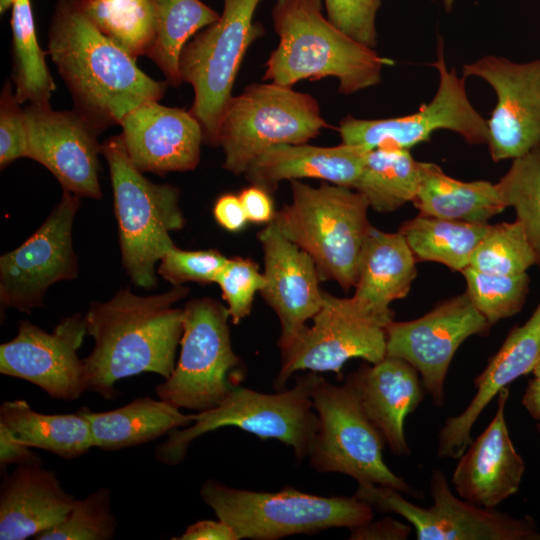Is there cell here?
<instances>
[{
	"label": "cell",
	"mask_w": 540,
	"mask_h": 540,
	"mask_svg": "<svg viewBox=\"0 0 540 540\" xmlns=\"http://www.w3.org/2000/svg\"><path fill=\"white\" fill-rule=\"evenodd\" d=\"M299 336L281 349V366L273 382L283 390L297 371L335 372L344 364L361 358L374 364L386 356V326L389 321L376 316L351 297L338 298L324 291L321 309Z\"/></svg>",
	"instance_id": "cell-14"
},
{
	"label": "cell",
	"mask_w": 540,
	"mask_h": 540,
	"mask_svg": "<svg viewBox=\"0 0 540 540\" xmlns=\"http://www.w3.org/2000/svg\"><path fill=\"white\" fill-rule=\"evenodd\" d=\"M319 376L313 371L297 376L292 388L275 393L233 386L216 407L197 412L191 425L168 433L167 440L155 450L156 459L164 465H177L197 437L222 427L235 426L262 440L281 441L302 461L308 456L318 429L312 390Z\"/></svg>",
	"instance_id": "cell-5"
},
{
	"label": "cell",
	"mask_w": 540,
	"mask_h": 540,
	"mask_svg": "<svg viewBox=\"0 0 540 540\" xmlns=\"http://www.w3.org/2000/svg\"><path fill=\"white\" fill-rule=\"evenodd\" d=\"M443 3L445 5V8L447 10H450L452 8V5L454 3V0H443Z\"/></svg>",
	"instance_id": "cell-52"
},
{
	"label": "cell",
	"mask_w": 540,
	"mask_h": 540,
	"mask_svg": "<svg viewBox=\"0 0 540 540\" xmlns=\"http://www.w3.org/2000/svg\"><path fill=\"white\" fill-rule=\"evenodd\" d=\"M369 364L349 375L362 408L392 453L409 456L411 449L405 437L404 422L425 396L419 373L405 360L389 355Z\"/></svg>",
	"instance_id": "cell-24"
},
{
	"label": "cell",
	"mask_w": 540,
	"mask_h": 540,
	"mask_svg": "<svg viewBox=\"0 0 540 540\" xmlns=\"http://www.w3.org/2000/svg\"><path fill=\"white\" fill-rule=\"evenodd\" d=\"M292 199L273 223L313 258L320 280H333L348 291L356 283L360 255L372 225L369 204L352 188L322 183L314 187L290 181Z\"/></svg>",
	"instance_id": "cell-4"
},
{
	"label": "cell",
	"mask_w": 540,
	"mask_h": 540,
	"mask_svg": "<svg viewBox=\"0 0 540 540\" xmlns=\"http://www.w3.org/2000/svg\"><path fill=\"white\" fill-rule=\"evenodd\" d=\"M216 283L227 304L230 320L239 324L250 314L254 297L264 287L265 278L254 261L234 257L229 258Z\"/></svg>",
	"instance_id": "cell-40"
},
{
	"label": "cell",
	"mask_w": 540,
	"mask_h": 540,
	"mask_svg": "<svg viewBox=\"0 0 540 540\" xmlns=\"http://www.w3.org/2000/svg\"><path fill=\"white\" fill-rule=\"evenodd\" d=\"M488 223H471L419 214L404 222L399 231L417 261L443 264L462 271L489 229Z\"/></svg>",
	"instance_id": "cell-32"
},
{
	"label": "cell",
	"mask_w": 540,
	"mask_h": 540,
	"mask_svg": "<svg viewBox=\"0 0 540 540\" xmlns=\"http://www.w3.org/2000/svg\"><path fill=\"white\" fill-rule=\"evenodd\" d=\"M425 163L414 159L409 149H372L352 189L363 195L373 210L393 212L413 201L424 176Z\"/></svg>",
	"instance_id": "cell-31"
},
{
	"label": "cell",
	"mask_w": 540,
	"mask_h": 540,
	"mask_svg": "<svg viewBox=\"0 0 540 540\" xmlns=\"http://www.w3.org/2000/svg\"><path fill=\"white\" fill-rule=\"evenodd\" d=\"M412 203L420 214L471 223H487L507 208L497 183L458 180L435 163H425Z\"/></svg>",
	"instance_id": "cell-29"
},
{
	"label": "cell",
	"mask_w": 540,
	"mask_h": 540,
	"mask_svg": "<svg viewBox=\"0 0 540 540\" xmlns=\"http://www.w3.org/2000/svg\"><path fill=\"white\" fill-rule=\"evenodd\" d=\"M111 493L98 488L74 501L65 519L35 537L37 540H110L117 532V519L111 510Z\"/></svg>",
	"instance_id": "cell-39"
},
{
	"label": "cell",
	"mask_w": 540,
	"mask_h": 540,
	"mask_svg": "<svg viewBox=\"0 0 540 540\" xmlns=\"http://www.w3.org/2000/svg\"><path fill=\"white\" fill-rule=\"evenodd\" d=\"M507 207H512L540 265V147L512 160L497 182Z\"/></svg>",
	"instance_id": "cell-36"
},
{
	"label": "cell",
	"mask_w": 540,
	"mask_h": 540,
	"mask_svg": "<svg viewBox=\"0 0 540 540\" xmlns=\"http://www.w3.org/2000/svg\"><path fill=\"white\" fill-rule=\"evenodd\" d=\"M106 1H110V0H106Z\"/></svg>",
	"instance_id": "cell-54"
},
{
	"label": "cell",
	"mask_w": 540,
	"mask_h": 540,
	"mask_svg": "<svg viewBox=\"0 0 540 540\" xmlns=\"http://www.w3.org/2000/svg\"><path fill=\"white\" fill-rule=\"evenodd\" d=\"M540 359V301L530 318L513 327L474 381L476 393L465 410L446 419L438 433L439 458H459L471 443V430L486 406L517 378L532 373Z\"/></svg>",
	"instance_id": "cell-23"
},
{
	"label": "cell",
	"mask_w": 540,
	"mask_h": 540,
	"mask_svg": "<svg viewBox=\"0 0 540 540\" xmlns=\"http://www.w3.org/2000/svg\"><path fill=\"white\" fill-rule=\"evenodd\" d=\"M508 397V387L498 393L494 417L459 457L451 477L459 497L483 508H495L517 493L525 472L505 419Z\"/></svg>",
	"instance_id": "cell-22"
},
{
	"label": "cell",
	"mask_w": 540,
	"mask_h": 540,
	"mask_svg": "<svg viewBox=\"0 0 540 540\" xmlns=\"http://www.w3.org/2000/svg\"><path fill=\"white\" fill-rule=\"evenodd\" d=\"M537 264L524 227L515 220L490 225L474 250L469 266L486 273L517 275L527 273Z\"/></svg>",
	"instance_id": "cell-37"
},
{
	"label": "cell",
	"mask_w": 540,
	"mask_h": 540,
	"mask_svg": "<svg viewBox=\"0 0 540 540\" xmlns=\"http://www.w3.org/2000/svg\"><path fill=\"white\" fill-rule=\"evenodd\" d=\"M213 214L217 223L230 232L242 230L249 222L239 195L232 193L224 194L217 199Z\"/></svg>",
	"instance_id": "cell-46"
},
{
	"label": "cell",
	"mask_w": 540,
	"mask_h": 540,
	"mask_svg": "<svg viewBox=\"0 0 540 540\" xmlns=\"http://www.w3.org/2000/svg\"><path fill=\"white\" fill-rule=\"evenodd\" d=\"M264 253L265 285L260 291L281 324L280 349L288 347L323 305L324 291L313 258L275 226L258 233Z\"/></svg>",
	"instance_id": "cell-20"
},
{
	"label": "cell",
	"mask_w": 540,
	"mask_h": 540,
	"mask_svg": "<svg viewBox=\"0 0 540 540\" xmlns=\"http://www.w3.org/2000/svg\"><path fill=\"white\" fill-rule=\"evenodd\" d=\"M318 429L308 458L320 473H341L357 483H373L395 489L417 499L424 494L396 475L384 462L386 444L366 416L350 376L334 385L319 376L312 390Z\"/></svg>",
	"instance_id": "cell-9"
},
{
	"label": "cell",
	"mask_w": 540,
	"mask_h": 540,
	"mask_svg": "<svg viewBox=\"0 0 540 540\" xmlns=\"http://www.w3.org/2000/svg\"><path fill=\"white\" fill-rule=\"evenodd\" d=\"M88 419L93 446L102 450H119L152 441L179 427H187L195 414H184L169 402L145 396L106 412L82 408Z\"/></svg>",
	"instance_id": "cell-28"
},
{
	"label": "cell",
	"mask_w": 540,
	"mask_h": 540,
	"mask_svg": "<svg viewBox=\"0 0 540 540\" xmlns=\"http://www.w3.org/2000/svg\"><path fill=\"white\" fill-rule=\"evenodd\" d=\"M80 197L62 192L41 226L19 247L0 257V302L4 309L30 313L43 306L47 289L78 276L72 243Z\"/></svg>",
	"instance_id": "cell-15"
},
{
	"label": "cell",
	"mask_w": 540,
	"mask_h": 540,
	"mask_svg": "<svg viewBox=\"0 0 540 540\" xmlns=\"http://www.w3.org/2000/svg\"><path fill=\"white\" fill-rule=\"evenodd\" d=\"M75 498L41 463L17 465L0 490V539L24 540L61 523Z\"/></svg>",
	"instance_id": "cell-25"
},
{
	"label": "cell",
	"mask_w": 540,
	"mask_h": 540,
	"mask_svg": "<svg viewBox=\"0 0 540 540\" xmlns=\"http://www.w3.org/2000/svg\"><path fill=\"white\" fill-rule=\"evenodd\" d=\"M327 18L356 41L377 45L376 16L382 0H324Z\"/></svg>",
	"instance_id": "cell-42"
},
{
	"label": "cell",
	"mask_w": 540,
	"mask_h": 540,
	"mask_svg": "<svg viewBox=\"0 0 540 540\" xmlns=\"http://www.w3.org/2000/svg\"><path fill=\"white\" fill-rule=\"evenodd\" d=\"M522 404L530 416L540 422V378L534 377L528 382Z\"/></svg>",
	"instance_id": "cell-49"
},
{
	"label": "cell",
	"mask_w": 540,
	"mask_h": 540,
	"mask_svg": "<svg viewBox=\"0 0 540 540\" xmlns=\"http://www.w3.org/2000/svg\"><path fill=\"white\" fill-rule=\"evenodd\" d=\"M41 463L40 458L30 447L15 440L8 430L0 426V464L2 467L11 464Z\"/></svg>",
	"instance_id": "cell-48"
},
{
	"label": "cell",
	"mask_w": 540,
	"mask_h": 540,
	"mask_svg": "<svg viewBox=\"0 0 540 540\" xmlns=\"http://www.w3.org/2000/svg\"><path fill=\"white\" fill-rule=\"evenodd\" d=\"M188 292L181 285L139 296L121 288L108 301L91 302L85 318L94 347L83 359L86 391L113 400L120 379L143 372L168 378L183 333L184 308L173 304Z\"/></svg>",
	"instance_id": "cell-1"
},
{
	"label": "cell",
	"mask_w": 540,
	"mask_h": 540,
	"mask_svg": "<svg viewBox=\"0 0 540 540\" xmlns=\"http://www.w3.org/2000/svg\"><path fill=\"white\" fill-rule=\"evenodd\" d=\"M436 60L431 64L439 75L432 100L415 113L384 119H358L346 116L339 124L341 143L364 146L369 150L383 147L410 149L430 140L440 130L459 134L469 144H487L485 119L471 104L463 76L448 69L443 42L438 38Z\"/></svg>",
	"instance_id": "cell-13"
},
{
	"label": "cell",
	"mask_w": 540,
	"mask_h": 540,
	"mask_svg": "<svg viewBox=\"0 0 540 540\" xmlns=\"http://www.w3.org/2000/svg\"><path fill=\"white\" fill-rule=\"evenodd\" d=\"M416 258L400 232L371 227L364 243L351 297L368 312L389 322L390 304L407 296L416 278Z\"/></svg>",
	"instance_id": "cell-27"
},
{
	"label": "cell",
	"mask_w": 540,
	"mask_h": 540,
	"mask_svg": "<svg viewBox=\"0 0 540 540\" xmlns=\"http://www.w3.org/2000/svg\"><path fill=\"white\" fill-rule=\"evenodd\" d=\"M173 540H239L235 530L225 521L201 520L189 525L185 532Z\"/></svg>",
	"instance_id": "cell-47"
},
{
	"label": "cell",
	"mask_w": 540,
	"mask_h": 540,
	"mask_svg": "<svg viewBox=\"0 0 540 540\" xmlns=\"http://www.w3.org/2000/svg\"><path fill=\"white\" fill-rule=\"evenodd\" d=\"M11 9L15 95L20 103H49L56 86L38 42L31 0H15Z\"/></svg>",
	"instance_id": "cell-34"
},
{
	"label": "cell",
	"mask_w": 540,
	"mask_h": 540,
	"mask_svg": "<svg viewBox=\"0 0 540 540\" xmlns=\"http://www.w3.org/2000/svg\"><path fill=\"white\" fill-rule=\"evenodd\" d=\"M229 258L217 250H182L177 246L160 260L157 273L173 286L186 282L216 283Z\"/></svg>",
	"instance_id": "cell-41"
},
{
	"label": "cell",
	"mask_w": 540,
	"mask_h": 540,
	"mask_svg": "<svg viewBox=\"0 0 540 540\" xmlns=\"http://www.w3.org/2000/svg\"><path fill=\"white\" fill-rule=\"evenodd\" d=\"M101 144L110 172L123 266L136 286L153 289L156 263L176 246L170 232L185 224L179 190L149 181L130 161L120 135Z\"/></svg>",
	"instance_id": "cell-6"
},
{
	"label": "cell",
	"mask_w": 540,
	"mask_h": 540,
	"mask_svg": "<svg viewBox=\"0 0 540 540\" xmlns=\"http://www.w3.org/2000/svg\"><path fill=\"white\" fill-rule=\"evenodd\" d=\"M430 495L433 505L424 508L378 484L358 483L354 494L377 511L403 517L414 527L417 540H540L533 517L516 518L455 496L441 470L431 474Z\"/></svg>",
	"instance_id": "cell-12"
},
{
	"label": "cell",
	"mask_w": 540,
	"mask_h": 540,
	"mask_svg": "<svg viewBox=\"0 0 540 540\" xmlns=\"http://www.w3.org/2000/svg\"><path fill=\"white\" fill-rule=\"evenodd\" d=\"M227 307L211 298L184 306L181 351L171 375L155 388L157 397L179 409L216 407L233 385L229 374L240 364L230 336Z\"/></svg>",
	"instance_id": "cell-11"
},
{
	"label": "cell",
	"mask_w": 540,
	"mask_h": 540,
	"mask_svg": "<svg viewBox=\"0 0 540 540\" xmlns=\"http://www.w3.org/2000/svg\"><path fill=\"white\" fill-rule=\"evenodd\" d=\"M155 17V37L146 56L163 72L169 85L182 79L179 58L184 46L220 14L201 0H150Z\"/></svg>",
	"instance_id": "cell-33"
},
{
	"label": "cell",
	"mask_w": 540,
	"mask_h": 540,
	"mask_svg": "<svg viewBox=\"0 0 540 540\" xmlns=\"http://www.w3.org/2000/svg\"><path fill=\"white\" fill-rule=\"evenodd\" d=\"M463 77L486 81L496 94L487 120V145L495 162L540 147V57L517 63L487 55L463 66Z\"/></svg>",
	"instance_id": "cell-17"
},
{
	"label": "cell",
	"mask_w": 540,
	"mask_h": 540,
	"mask_svg": "<svg viewBox=\"0 0 540 540\" xmlns=\"http://www.w3.org/2000/svg\"><path fill=\"white\" fill-rule=\"evenodd\" d=\"M326 127L319 104L310 94L273 82L252 83L228 102L217 146L224 152L223 167L238 176L267 149L307 143Z\"/></svg>",
	"instance_id": "cell-8"
},
{
	"label": "cell",
	"mask_w": 540,
	"mask_h": 540,
	"mask_svg": "<svg viewBox=\"0 0 540 540\" xmlns=\"http://www.w3.org/2000/svg\"><path fill=\"white\" fill-rule=\"evenodd\" d=\"M85 335L81 313L65 317L51 333L21 320L17 335L0 345V372L40 387L53 399L76 400L86 391L78 356Z\"/></svg>",
	"instance_id": "cell-19"
},
{
	"label": "cell",
	"mask_w": 540,
	"mask_h": 540,
	"mask_svg": "<svg viewBox=\"0 0 540 540\" xmlns=\"http://www.w3.org/2000/svg\"><path fill=\"white\" fill-rule=\"evenodd\" d=\"M260 1L224 0L219 19L192 37L181 52L182 82L194 90L189 110L210 146H217L219 123L247 49L264 33L261 23L253 21Z\"/></svg>",
	"instance_id": "cell-10"
},
{
	"label": "cell",
	"mask_w": 540,
	"mask_h": 540,
	"mask_svg": "<svg viewBox=\"0 0 540 540\" xmlns=\"http://www.w3.org/2000/svg\"><path fill=\"white\" fill-rule=\"evenodd\" d=\"M15 0H0V13L3 14L12 8Z\"/></svg>",
	"instance_id": "cell-50"
},
{
	"label": "cell",
	"mask_w": 540,
	"mask_h": 540,
	"mask_svg": "<svg viewBox=\"0 0 540 540\" xmlns=\"http://www.w3.org/2000/svg\"><path fill=\"white\" fill-rule=\"evenodd\" d=\"M239 198L249 222L269 224L273 221L276 212L268 190L251 184L240 192Z\"/></svg>",
	"instance_id": "cell-45"
},
{
	"label": "cell",
	"mask_w": 540,
	"mask_h": 540,
	"mask_svg": "<svg viewBox=\"0 0 540 540\" xmlns=\"http://www.w3.org/2000/svg\"><path fill=\"white\" fill-rule=\"evenodd\" d=\"M0 426L21 444L64 459L78 458L94 447L89 421L80 411L44 414L33 410L25 400L4 401Z\"/></svg>",
	"instance_id": "cell-30"
},
{
	"label": "cell",
	"mask_w": 540,
	"mask_h": 540,
	"mask_svg": "<svg viewBox=\"0 0 540 540\" xmlns=\"http://www.w3.org/2000/svg\"><path fill=\"white\" fill-rule=\"evenodd\" d=\"M28 155L46 167L62 189L78 197L100 199L99 126L75 108L53 110L49 103H29L24 108Z\"/></svg>",
	"instance_id": "cell-18"
},
{
	"label": "cell",
	"mask_w": 540,
	"mask_h": 540,
	"mask_svg": "<svg viewBox=\"0 0 540 540\" xmlns=\"http://www.w3.org/2000/svg\"><path fill=\"white\" fill-rule=\"evenodd\" d=\"M461 273L467 285L466 294L491 326L521 311L529 292L528 273L500 275L470 266Z\"/></svg>",
	"instance_id": "cell-38"
},
{
	"label": "cell",
	"mask_w": 540,
	"mask_h": 540,
	"mask_svg": "<svg viewBox=\"0 0 540 540\" xmlns=\"http://www.w3.org/2000/svg\"><path fill=\"white\" fill-rule=\"evenodd\" d=\"M13 85L6 81L0 96V167L28 155V133L24 109Z\"/></svg>",
	"instance_id": "cell-43"
},
{
	"label": "cell",
	"mask_w": 540,
	"mask_h": 540,
	"mask_svg": "<svg viewBox=\"0 0 540 540\" xmlns=\"http://www.w3.org/2000/svg\"><path fill=\"white\" fill-rule=\"evenodd\" d=\"M48 54L74 108L105 130L139 105L159 101L167 81L145 74L136 59L106 37L82 12L79 0H59L49 28Z\"/></svg>",
	"instance_id": "cell-2"
},
{
	"label": "cell",
	"mask_w": 540,
	"mask_h": 540,
	"mask_svg": "<svg viewBox=\"0 0 540 540\" xmlns=\"http://www.w3.org/2000/svg\"><path fill=\"white\" fill-rule=\"evenodd\" d=\"M82 12L132 57L146 55L155 37L150 0H79Z\"/></svg>",
	"instance_id": "cell-35"
},
{
	"label": "cell",
	"mask_w": 540,
	"mask_h": 540,
	"mask_svg": "<svg viewBox=\"0 0 540 540\" xmlns=\"http://www.w3.org/2000/svg\"><path fill=\"white\" fill-rule=\"evenodd\" d=\"M370 150L341 143L322 147L308 143L280 144L258 156L244 175L254 185L272 192L283 180L320 179L353 188Z\"/></svg>",
	"instance_id": "cell-26"
},
{
	"label": "cell",
	"mask_w": 540,
	"mask_h": 540,
	"mask_svg": "<svg viewBox=\"0 0 540 540\" xmlns=\"http://www.w3.org/2000/svg\"><path fill=\"white\" fill-rule=\"evenodd\" d=\"M322 8V0H276L272 19L279 43L263 79L293 87L304 79L334 77L345 95L378 85L390 60L338 29Z\"/></svg>",
	"instance_id": "cell-3"
},
{
	"label": "cell",
	"mask_w": 540,
	"mask_h": 540,
	"mask_svg": "<svg viewBox=\"0 0 540 540\" xmlns=\"http://www.w3.org/2000/svg\"><path fill=\"white\" fill-rule=\"evenodd\" d=\"M411 526L391 517L373 520L350 529L351 540H405L411 534Z\"/></svg>",
	"instance_id": "cell-44"
},
{
	"label": "cell",
	"mask_w": 540,
	"mask_h": 540,
	"mask_svg": "<svg viewBox=\"0 0 540 540\" xmlns=\"http://www.w3.org/2000/svg\"><path fill=\"white\" fill-rule=\"evenodd\" d=\"M532 373H533L534 377L540 378V359L537 362V364L535 365Z\"/></svg>",
	"instance_id": "cell-51"
},
{
	"label": "cell",
	"mask_w": 540,
	"mask_h": 540,
	"mask_svg": "<svg viewBox=\"0 0 540 540\" xmlns=\"http://www.w3.org/2000/svg\"><path fill=\"white\" fill-rule=\"evenodd\" d=\"M120 126L127 155L140 172L164 175L197 167L204 134L190 110L148 101L130 111Z\"/></svg>",
	"instance_id": "cell-21"
},
{
	"label": "cell",
	"mask_w": 540,
	"mask_h": 540,
	"mask_svg": "<svg viewBox=\"0 0 540 540\" xmlns=\"http://www.w3.org/2000/svg\"><path fill=\"white\" fill-rule=\"evenodd\" d=\"M200 496L218 519L235 530L239 540H277L330 528L352 529L370 521L374 515V509L354 495L327 497L293 487L257 492L208 479L201 487Z\"/></svg>",
	"instance_id": "cell-7"
},
{
	"label": "cell",
	"mask_w": 540,
	"mask_h": 540,
	"mask_svg": "<svg viewBox=\"0 0 540 540\" xmlns=\"http://www.w3.org/2000/svg\"><path fill=\"white\" fill-rule=\"evenodd\" d=\"M536 430H537V432L540 434V422H538V423L536 424Z\"/></svg>",
	"instance_id": "cell-53"
},
{
	"label": "cell",
	"mask_w": 540,
	"mask_h": 540,
	"mask_svg": "<svg viewBox=\"0 0 540 540\" xmlns=\"http://www.w3.org/2000/svg\"><path fill=\"white\" fill-rule=\"evenodd\" d=\"M491 325L466 293L448 299L425 315L386 326V355L401 358L419 373L435 406L445 402L444 384L459 346L473 335H483Z\"/></svg>",
	"instance_id": "cell-16"
}]
</instances>
